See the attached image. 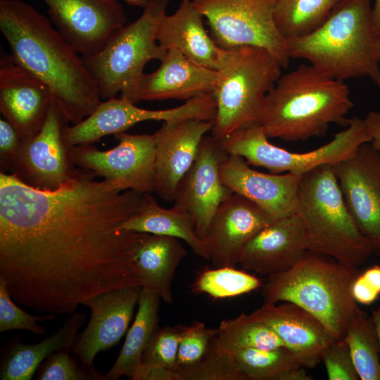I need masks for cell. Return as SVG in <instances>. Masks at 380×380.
I'll list each match as a JSON object with an SVG mask.
<instances>
[{
  "label": "cell",
  "instance_id": "obj_1",
  "mask_svg": "<svg viewBox=\"0 0 380 380\" xmlns=\"http://www.w3.org/2000/svg\"><path fill=\"white\" fill-rule=\"evenodd\" d=\"M77 168L55 189L0 173V279L17 303L65 315L96 295L141 286L134 263L147 234L121 229L143 194Z\"/></svg>",
  "mask_w": 380,
  "mask_h": 380
},
{
  "label": "cell",
  "instance_id": "obj_2",
  "mask_svg": "<svg viewBox=\"0 0 380 380\" xmlns=\"http://www.w3.org/2000/svg\"><path fill=\"white\" fill-rule=\"evenodd\" d=\"M0 31L12 58L51 88L69 122H80L101 101L82 58L34 6L0 0Z\"/></svg>",
  "mask_w": 380,
  "mask_h": 380
},
{
  "label": "cell",
  "instance_id": "obj_3",
  "mask_svg": "<svg viewBox=\"0 0 380 380\" xmlns=\"http://www.w3.org/2000/svg\"><path fill=\"white\" fill-rule=\"evenodd\" d=\"M354 106L344 81L311 65L281 75L266 96L259 122L269 138L305 141L325 136L331 124L347 127Z\"/></svg>",
  "mask_w": 380,
  "mask_h": 380
},
{
  "label": "cell",
  "instance_id": "obj_4",
  "mask_svg": "<svg viewBox=\"0 0 380 380\" xmlns=\"http://www.w3.org/2000/svg\"><path fill=\"white\" fill-rule=\"evenodd\" d=\"M372 0H340L312 32L287 39L291 58L304 59L334 79L368 77L380 89L376 42L380 32Z\"/></svg>",
  "mask_w": 380,
  "mask_h": 380
},
{
  "label": "cell",
  "instance_id": "obj_5",
  "mask_svg": "<svg viewBox=\"0 0 380 380\" xmlns=\"http://www.w3.org/2000/svg\"><path fill=\"white\" fill-rule=\"evenodd\" d=\"M307 251L291 267L268 276L264 303L291 302L315 317L336 340H342L360 310L352 293L357 267Z\"/></svg>",
  "mask_w": 380,
  "mask_h": 380
},
{
  "label": "cell",
  "instance_id": "obj_6",
  "mask_svg": "<svg viewBox=\"0 0 380 380\" xmlns=\"http://www.w3.org/2000/svg\"><path fill=\"white\" fill-rule=\"evenodd\" d=\"M296 213L303 223L309 251L356 267L373 254L348 210L332 165L302 175Z\"/></svg>",
  "mask_w": 380,
  "mask_h": 380
},
{
  "label": "cell",
  "instance_id": "obj_7",
  "mask_svg": "<svg viewBox=\"0 0 380 380\" xmlns=\"http://www.w3.org/2000/svg\"><path fill=\"white\" fill-rule=\"evenodd\" d=\"M284 68L265 49L220 48L213 91L216 117L211 134L222 141L251 123L259 124L265 99Z\"/></svg>",
  "mask_w": 380,
  "mask_h": 380
},
{
  "label": "cell",
  "instance_id": "obj_8",
  "mask_svg": "<svg viewBox=\"0 0 380 380\" xmlns=\"http://www.w3.org/2000/svg\"><path fill=\"white\" fill-rule=\"evenodd\" d=\"M170 1L151 0L136 20L117 30L99 51L82 56L101 99L125 91L144 73L148 62L163 58L167 51L156 34Z\"/></svg>",
  "mask_w": 380,
  "mask_h": 380
},
{
  "label": "cell",
  "instance_id": "obj_9",
  "mask_svg": "<svg viewBox=\"0 0 380 380\" xmlns=\"http://www.w3.org/2000/svg\"><path fill=\"white\" fill-rule=\"evenodd\" d=\"M263 127L247 125L221 141L229 155L243 158L247 163L267 169L270 173L303 175L322 165H334L348 158L362 144L372 138L364 119L353 117L346 128L336 133L324 146L305 153L291 152L268 141Z\"/></svg>",
  "mask_w": 380,
  "mask_h": 380
},
{
  "label": "cell",
  "instance_id": "obj_10",
  "mask_svg": "<svg viewBox=\"0 0 380 380\" xmlns=\"http://www.w3.org/2000/svg\"><path fill=\"white\" fill-rule=\"evenodd\" d=\"M278 0H191L206 18L211 37L222 49L258 46L269 51L288 67L286 41L274 21Z\"/></svg>",
  "mask_w": 380,
  "mask_h": 380
},
{
  "label": "cell",
  "instance_id": "obj_11",
  "mask_svg": "<svg viewBox=\"0 0 380 380\" xmlns=\"http://www.w3.org/2000/svg\"><path fill=\"white\" fill-rule=\"evenodd\" d=\"M118 144L101 151L90 144L72 147L73 161L77 167L104 178L119 191L132 190L141 194L156 191L155 135H114Z\"/></svg>",
  "mask_w": 380,
  "mask_h": 380
},
{
  "label": "cell",
  "instance_id": "obj_12",
  "mask_svg": "<svg viewBox=\"0 0 380 380\" xmlns=\"http://www.w3.org/2000/svg\"><path fill=\"white\" fill-rule=\"evenodd\" d=\"M215 116L216 103L213 94L198 96L179 106L162 110L141 108L123 97H113L101 101L91 113L80 122L68 126L65 138L70 146H75L125 132L136 124L145 121L215 120Z\"/></svg>",
  "mask_w": 380,
  "mask_h": 380
},
{
  "label": "cell",
  "instance_id": "obj_13",
  "mask_svg": "<svg viewBox=\"0 0 380 380\" xmlns=\"http://www.w3.org/2000/svg\"><path fill=\"white\" fill-rule=\"evenodd\" d=\"M69 122L53 99L41 129L23 140L11 174L41 189H55L67 182L77 168L65 138Z\"/></svg>",
  "mask_w": 380,
  "mask_h": 380
},
{
  "label": "cell",
  "instance_id": "obj_14",
  "mask_svg": "<svg viewBox=\"0 0 380 380\" xmlns=\"http://www.w3.org/2000/svg\"><path fill=\"white\" fill-rule=\"evenodd\" d=\"M332 166L356 226L380 258V150L364 143Z\"/></svg>",
  "mask_w": 380,
  "mask_h": 380
},
{
  "label": "cell",
  "instance_id": "obj_15",
  "mask_svg": "<svg viewBox=\"0 0 380 380\" xmlns=\"http://www.w3.org/2000/svg\"><path fill=\"white\" fill-rule=\"evenodd\" d=\"M227 155L221 141L212 135L204 136L194 163L176 191L174 205L190 215L196 233L203 241L217 210L234 193L220 175Z\"/></svg>",
  "mask_w": 380,
  "mask_h": 380
},
{
  "label": "cell",
  "instance_id": "obj_16",
  "mask_svg": "<svg viewBox=\"0 0 380 380\" xmlns=\"http://www.w3.org/2000/svg\"><path fill=\"white\" fill-rule=\"evenodd\" d=\"M56 29L82 56L99 51L126 25L117 0H43Z\"/></svg>",
  "mask_w": 380,
  "mask_h": 380
},
{
  "label": "cell",
  "instance_id": "obj_17",
  "mask_svg": "<svg viewBox=\"0 0 380 380\" xmlns=\"http://www.w3.org/2000/svg\"><path fill=\"white\" fill-rule=\"evenodd\" d=\"M142 286H133L105 292L84 300L91 316L86 328L72 348L84 366L94 368L98 353L117 345L126 333Z\"/></svg>",
  "mask_w": 380,
  "mask_h": 380
},
{
  "label": "cell",
  "instance_id": "obj_18",
  "mask_svg": "<svg viewBox=\"0 0 380 380\" xmlns=\"http://www.w3.org/2000/svg\"><path fill=\"white\" fill-rule=\"evenodd\" d=\"M51 88L9 54L0 59V110L23 139L42 127L53 101Z\"/></svg>",
  "mask_w": 380,
  "mask_h": 380
},
{
  "label": "cell",
  "instance_id": "obj_19",
  "mask_svg": "<svg viewBox=\"0 0 380 380\" xmlns=\"http://www.w3.org/2000/svg\"><path fill=\"white\" fill-rule=\"evenodd\" d=\"M273 220L256 204L233 193L218 208L204 242L215 266L234 267L248 243Z\"/></svg>",
  "mask_w": 380,
  "mask_h": 380
},
{
  "label": "cell",
  "instance_id": "obj_20",
  "mask_svg": "<svg viewBox=\"0 0 380 380\" xmlns=\"http://www.w3.org/2000/svg\"><path fill=\"white\" fill-rule=\"evenodd\" d=\"M216 78V70L196 64L177 50L170 49L156 70L144 73L120 96L134 103L166 99L188 101L213 94Z\"/></svg>",
  "mask_w": 380,
  "mask_h": 380
},
{
  "label": "cell",
  "instance_id": "obj_21",
  "mask_svg": "<svg viewBox=\"0 0 380 380\" xmlns=\"http://www.w3.org/2000/svg\"><path fill=\"white\" fill-rule=\"evenodd\" d=\"M214 120L186 119L164 122L155 133L156 192L174 201L179 182L194 163Z\"/></svg>",
  "mask_w": 380,
  "mask_h": 380
},
{
  "label": "cell",
  "instance_id": "obj_22",
  "mask_svg": "<svg viewBox=\"0 0 380 380\" xmlns=\"http://www.w3.org/2000/svg\"><path fill=\"white\" fill-rule=\"evenodd\" d=\"M220 175L234 193L256 204L273 220L296 213L302 175L261 172L251 168L241 156L229 154L221 165Z\"/></svg>",
  "mask_w": 380,
  "mask_h": 380
},
{
  "label": "cell",
  "instance_id": "obj_23",
  "mask_svg": "<svg viewBox=\"0 0 380 380\" xmlns=\"http://www.w3.org/2000/svg\"><path fill=\"white\" fill-rule=\"evenodd\" d=\"M307 251L305 229L295 213L274 220L256 234L243 248L239 264L269 276L289 269Z\"/></svg>",
  "mask_w": 380,
  "mask_h": 380
},
{
  "label": "cell",
  "instance_id": "obj_24",
  "mask_svg": "<svg viewBox=\"0 0 380 380\" xmlns=\"http://www.w3.org/2000/svg\"><path fill=\"white\" fill-rule=\"evenodd\" d=\"M253 313L267 324L305 367H314L336 339L310 312L291 302L264 303Z\"/></svg>",
  "mask_w": 380,
  "mask_h": 380
},
{
  "label": "cell",
  "instance_id": "obj_25",
  "mask_svg": "<svg viewBox=\"0 0 380 380\" xmlns=\"http://www.w3.org/2000/svg\"><path fill=\"white\" fill-rule=\"evenodd\" d=\"M203 18L191 0H182L173 14L161 20L156 39L166 51L177 50L192 62L217 70L220 47L205 29Z\"/></svg>",
  "mask_w": 380,
  "mask_h": 380
},
{
  "label": "cell",
  "instance_id": "obj_26",
  "mask_svg": "<svg viewBox=\"0 0 380 380\" xmlns=\"http://www.w3.org/2000/svg\"><path fill=\"white\" fill-rule=\"evenodd\" d=\"M186 255L187 251L179 239L147 234L134 255L141 286L156 292L164 302L172 303L175 271Z\"/></svg>",
  "mask_w": 380,
  "mask_h": 380
},
{
  "label": "cell",
  "instance_id": "obj_27",
  "mask_svg": "<svg viewBox=\"0 0 380 380\" xmlns=\"http://www.w3.org/2000/svg\"><path fill=\"white\" fill-rule=\"evenodd\" d=\"M85 317L84 313L69 314L56 333L37 343L27 344L13 339L1 361L0 379H32L49 356L58 351L72 349Z\"/></svg>",
  "mask_w": 380,
  "mask_h": 380
},
{
  "label": "cell",
  "instance_id": "obj_28",
  "mask_svg": "<svg viewBox=\"0 0 380 380\" xmlns=\"http://www.w3.org/2000/svg\"><path fill=\"white\" fill-rule=\"evenodd\" d=\"M121 229L182 240L196 255L209 260L205 243L196 234L190 215L175 205L170 209L161 207L150 193L143 194L139 209Z\"/></svg>",
  "mask_w": 380,
  "mask_h": 380
},
{
  "label": "cell",
  "instance_id": "obj_29",
  "mask_svg": "<svg viewBox=\"0 0 380 380\" xmlns=\"http://www.w3.org/2000/svg\"><path fill=\"white\" fill-rule=\"evenodd\" d=\"M160 300L156 292L141 288L133 324L127 331L115 364L105 375L106 379L118 380L122 376L130 378L134 369L142 363L143 353L158 328Z\"/></svg>",
  "mask_w": 380,
  "mask_h": 380
},
{
  "label": "cell",
  "instance_id": "obj_30",
  "mask_svg": "<svg viewBox=\"0 0 380 380\" xmlns=\"http://www.w3.org/2000/svg\"><path fill=\"white\" fill-rule=\"evenodd\" d=\"M210 347L218 353L233 356L247 348L272 349L284 346L275 333L252 312L222 320Z\"/></svg>",
  "mask_w": 380,
  "mask_h": 380
},
{
  "label": "cell",
  "instance_id": "obj_31",
  "mask_svg": "<svg viewBox=\"0 0 380 380\" xmlns=\"http://www.w3.org/2000/svg\"><path fill=\"white\" fill-rule=\"evenodd\" d=\"M343 340L361 380H380V342L370 316L361 310L351 319Z\"/></svg>",
  "mask_w": 380,
  "mask_h": 380
},
{
  "label": "cell",
  "instance_id": "obj_32",
  "mask_svg": "<svg viewBox=\"0 0 380 380\" xmlns=\"http://www.w3.org/2000/svg\"><path fill=\"white\" fill-rule=\"evenodd\" d=\"M340 0H278L277 27L286 39L305 35L318 27Z\"/></svg>",
  "mask_w": 380,
  "mask_h": 380
},
{
  "label": "cell",
  "instance_id": "obj_33",
  "mask_svg": "<svg viewBox=\"0 0 380 380\" xmlns=\"http://www.w3.org/2000/svg\"><path fill=\"white\" fill-rule=\"evenodd\" d=\"M233 356L245 380H284L290 370L304 367L298 357L284 347L247 348Z\"/></svg>",
  "mask_w": 380,
  "mask_h": 380
},
{
  "label": "cell",
  "instance_id": "obj_34",
  "mask_svg": "<svg viewBox=\"0 0 380 380\" xmlns=\"http://www.w3.org/2000/svg\"><path fill=\"white\" fill-rule=\"evenodd\" d=\"M261 286L257 277L234 267L205 270L196 279L192 290L215 298H228L251 292Z\"/></svg>",
  "mask_w": 380,
  "mask_h": 380
},
{
  "label": "cell",
  "instance_id": "obj_35",
  "mask_svg": "<svg viewBox=\"0 0 380 380\" xmlns=\"http://www.w3.org/2000/svg\"><path fill=\"white\" fill-rule=\"evenodd\" d=\"M175 372L176 380H245L234 356L218 353L210 346L201 361Z\"/></svg>",
  "mask_w": 380,
  "mask_h": 380
},
{
  "label": "cell",
  "instance_id": "obj_36",
  "mask_svg": "<svg viewBox=\"0 0 380 380\" xmlns=\"http://www.w3.org/2000/svg\"><path fill=\"white\" fill-rule=\"evenodd\" d=\"M185 328L183 325L158 327L143 353L142 362L175 371L179 346Z\"/></svg>",
  "mask_w": 380,
  "mask_h": 380
},
{
  "label": "cell",
  "instance_id": "obj_37",
  "mask_svg": "<svg viewBox=\"0 0 380 380\" xmlns=\"http://www.w3.org/2000/svg\"><path fill=\"white\" fill-rule=\"evenodd\" d=\"M6 282L0 279V332L13 329H23L36 335H44L46 329L37 322L52 321L54 314L48 313L43 316H36L27 313L13 301Z\"/></svg>",
  "mask_w": 380,
  "mask_h": 380
},
{
  "label": "cell",
  "instance_id": "obj_38",
  "mask_svg": "<svg viewBox=\"0 0 380 380\" xmlns=\"http://www.w3.org/2000/svg\"><path fill=\"white\" fill-rule=\"evenodd\" d=\"M70 350L53 353L39 367V380H105L95 368L78 365L77 360L69 355Z\"/></svg>",
  "mask_w": 380,
  "mask_h": 380
},
{
  "label": "cell",
  "instance_id": "obj_39",
  "mask_svg": "<svg viewBox=\"0 0 380 380\" xmlns=\"http://www.w3.org/2000/svg\"><path fill=\"white\" fill-rule=\"evenodd\" d=\"M217 329L207 327L201 322L186 326L178 350L177 369L201 361L207 354Z\"/></svg>",
  "mask_w": 380,
  "mask_h": 380
},
{
  "label": "cell",
  "instance_id": "obj_40",
  "mask_svg": "<svg viewBox=\"0 0 380 380\" xmlns=\"http://www.w3.org/2000/svg\"><path fill=\"white\" fill-rule=\"evenodd\" d=\"M321 361L329 380L359 379L349 348L343 339L335 340L325 348Z\"/></svg>",
  "mask_w": 380,
  "mask_h": 380
},
{
  "label": "cell",
  "instance_id": "obj_41",
  "mask_svg": "<svg viewBox=\"0 0 380 380\" xmlns=\"http://www.w3.org/2000/svg\"><path fill=\"white\" fill-rule=\"evenodd\" d=\"M23 140L10 122L5 118L0 119V161L4 172L12 171Z\"/></svg>",
  "mask_w": 380,
  "mask_h": 380
},
{
  "label": "cell",
  "instance_id": "obj_42",
  "mask_svg": "<svg viewBox=\"0 0 380 380\" xmlns=\"http://www.w3.org/2000/svg\"><path fill=\"white\" fill-rule=\"evenodd\" d=\"M132 380H176L175 372L158 365L142 363L132 372Z\"/></svg>",
  "mask_w": 380,
  "mask_h": 380
},
{
  "label": "cell",
  "instance_id": "obj_43",
  "mask_svg": "<svg viewBox=\"0 0 380 380\" xmlns=\"http://www.w3.org/2000/svg\"><path fill=\"white\" fill-rule=\"evenodd\" d=\"M352 293L357 303L367 305L373 303L380 296L366 282L361 274H359L353 281Z\"/></svg>",
  "mask_w": 380,
  "mask_h": 380
},
{
  "label": "cell",
  "instance_id": "obj_44",
  "mask_svg": "<svg viewBox=\"0 0 380 380\" xmlns=\"http://www.w3.org/2000/svg\"><path fill=\"white\" fill-rule=\"evenodd\" d=\"M364 120L372 138V144L380 150V113L376 110L370 111Z\"/></svg>",
  "mask_w": 380,
  "mask_h": 380
},
{
  "label": "cell",
  "instance_id": "obj_45",
  "mask_svg": "<svg viewBox=\"0 0 380 380\" xmlns=\"http://www.w3.org/2000/svg\"><path fill=\"white\" fill-rule=\"evenodd\" d=\"M366 282L380 294V266L375 265L361 274Z\"/></svg>",
  "mask_w": 380,
  "mask_h": 380
},
{
  "label": "cell",
  "instance_id": "obj_46",
  "mask_svg": "<svg viewBox=\"0 0 380 380\" xmlns=\"http://www.w3.org/2000/svg\"><path fill=\"white\" fill-rule=\"evenodd\" d=\"M370 317L375 326L380 342V306L372 310Z\"/></svg>",
  "mask_w": 380,
  "mask_h": 380
},
{
  "label": "cell",
  "instance_id": "obj_47",
  "mask_svg": "<svg viewBox=\"0 0 380 380\" xmlns=\"http://www.w3.org/2000/svg\"><path fill=\"white\" fill-rule=\"evenodd\" d=\"M374 21L380 32V0H375L372 8Z\"/></svg>",
  "mask_w": 380,
  "mask_h": 380
},
{
  "label": "cell",
  "instance_id": "obj_48",
  "mask_svg": "<svg viewBox=\"0 0 380 380\" xmlns=\"http://www.w3.org/2000/svg\"><path fill=\"white\" fill-rule=\"evenodd\" d=\"M130 6H137L144 8L151 0H122Z\"/></svg>",
  "mask_w": 380,
  "mask_h": 380
},
{
  "label": "cell",
  "instance_id": "obj_49",
  "mask_svg": "<svg viewBox=\"0 0 380 380\" xmlns=\"http://www.w3.org/2000/svg\"><path fill=\"white\" fill-rule=\"evenodd\" d=\"M376 50L377 59H378L379 62L380 63V34H379V36L378 37V39H377V42H376Z\"/></svg>",
  "mask_w": 380,
  "mask_h": 380
}]
</instances>
